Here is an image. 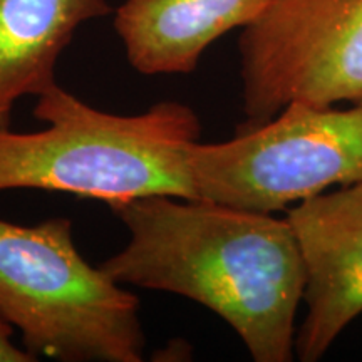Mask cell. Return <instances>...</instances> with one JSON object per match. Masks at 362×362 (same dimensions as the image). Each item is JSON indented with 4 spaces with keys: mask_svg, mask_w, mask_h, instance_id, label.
I'll use <instances>...</instances> for the list:
<instances>
[{
    "mask_svg": "<svg viewBox=\"0 0 362 362\" xmlns=\"http://www.w3.org/2000/svg\"><path fill=\"white\" fill-rule=\"evenodd\" d=\"M111 210L129 233L99 264L112 279L206 307L237 332L253 361H293L305 274L287 218L176 197Z\"/></svg>",
    "mask_w": 362,
    "mask_h": 362,
    "instance_id": "cell-1",
    "label": "cell"
},
{
    "mask_svg": "<svg viewBox=\"0 0 362 362\" xmlns=\"http://www.w3.org/2000/svg\"><path fill=\"white\" fill-rule=\"evenodd\" d=\"M33 115L44 128H0V193L40 189L110 208L146 197L197 198L188 153L202 123L187 104L160 101L116 115L57 83L35 98Z\"/></svg>",
    "mask_w": 362,
    "mask_h": 362,
    "instance_id": "cell-2",
    "label": "cell"
},
{
    "mask_svg": "<svg viewBox=\"0 0 362 362\" xmlns=\"http://www.w3.org/2000/svg\"><path fill=\"white\" fill-rule=\"evenodd\" d=\"M0 317L37 361L144 359L139 298L84 259L64 216L0 218Z\"/></svg>",
    "mask_w": 362,
    "mask_h": 362,
    "instance_id": "cell-3",
    "label": "cell"
},
{
    "mask_svg": "<svg viewBox=\"0 0 362 362\" xmlns=\"http://www.w3.org/2000/svg\"><path fill=\"white\" fill-rule=\"evenodd\" d=\"M198 200L284 210L334 185L362 181V103L349 110L292 101L232 139L194 141L188 153Z\"/></svg>",
    "mask_w": 362,
    "mask_h": 362,
    "instance_id": "cell-4",
    "label": "cell"
},
{
    "mask_svg": "<svg viewBox=\"0 0 362 362\" xmlns=\"http://www.w3.org/2000/svg\"><path fill=\"white\" fill-rule=\"evenodd\" d=\"M245 126L292 101L362 103V0H270L240 35Z\"/></svg>",
    "mask_w": 362,
    "mask_h": 362,
    "instance_id": "cell-5",
    "label": "cell"
},
{
    "mask_svg": "<svg viewBox=\"0 0 362 362\" xmlns=\"http://www.w3.org/2000/svg\"><path fill=\"white\" fill-rule=\"evenodd\" d=\"M287 220L305 274L296 356L314 362L362 314V181L300 202Z\"/></svg>",
    "mask_w": 362,
    "mask_h": 362,
    "instance_id": "cell-6",
    "label": "cell"
},
{
    "mask_svg": "<svg viewBox=\"0 0 362 362\" xmlns=\"http://www.w3.org/2000/svg\"><path fill=\"white\" fill-rule=\"evenodd\" d=\"M270 0H124L112 25L129 66L144 76L192 74L208 47L245 29Z\"/></svg>",
    "mask_w": 362,
    "mask_h": 362,
    "instance_id": "cell-7",
    "label": "cell"
},
{
    "mask_svg": "<svg viewBox=\"0 0 362 362\" xmlns=\"http://www.w3.org/2000/svg\"><path fill=\"white\" fill-rule=\"evenodd\" d=\"M112 12L110 0H0V128L22 98L57 84L59 57L79 27Z\"/></svg>",
    "mask_w": 362,
    "mask_h": 362,
    "instance_id": "cell-8",
    "label": "cell"
},
{
    "mask_svg": "<svg viewBox=\"0 0 362 362\" xmlns=\"http://www.w3.org/2000/svg\"><path fill=\"white\" fill-rule=\"evenodd\" d=\"M16 330L0 317V362H35L37 359L16 341Z\"/></svg>",
    "mask_w": 362,
    "mask_h": 362,
    "instance_id": "cell-9",
    "label": "cell"
}]
</instances>
